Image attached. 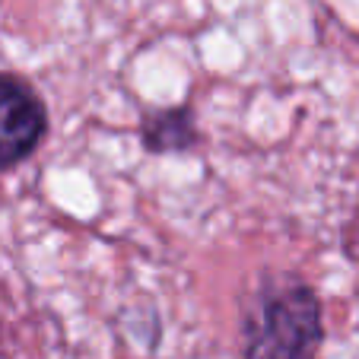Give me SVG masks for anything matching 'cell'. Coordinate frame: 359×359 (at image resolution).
<instances>
[{
	"label": "cell",
	"instance_id": "cell-3",
	"mask_svg": "<svg viewBox=\"0 0 359 359\" xmlns=\"http://www.w3.org/2000/svg\"><path fill=\"white\" fill-rule=\"evenodd\" d=\"M197 140H201V134H197V124H194V111H191L188 105L147 111L140 121L143 149H147V153H156V156L191 149Z\"/></svg>",
	"mask_w": 359,
	"mask_h": 359
},
{
	"label": "cell",
	"instance_id": "cell-2",
	"mask_svg": "<svg viewBox=\"0 0 359 359\" xmlns=\"http://www.w3.org/2000/svg\"><path fill=\"white\" fill-rule=\"evenodd\" d=\"M48 134V109L22 76L0 70V172L26 163Z\"/></svg>",
	"mask_w": 359,
	"mask_h": 359
},
{
	"label": "cell",
	"instance_id": "cell-1",
	"mask_svg": "<svg viewBox=\"0 0 359 359\" xmlns=\"http://www.w3.org/2000/svg\"><path fill=\"white\" fill-rule=\"evenodd\" d=\"M245 359H315L325 340L321 299L305 280H273L245 315Z\"/></svg>",
	"mask_w": 359,
	"mask_h": 359
}]
</instances>
